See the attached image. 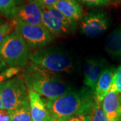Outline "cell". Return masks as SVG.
I'll return each mask as SVG.
<instances>
[{
	"label": "cell",
	"instance_id": "obj_22",
	"mask_svg": "<svg viewBox=\"0 0 121 121\" xmlns=\"http://www.w3.org/2000/svg\"><path fill=\"white\" fill-rule=\"evenodd\" d=\"M79 3L87 6H99L106 5L114 2V0H77Z\"/></svg>",
	"mask_w": 121,
	"mask_h": 121
},
{
	"label": "cell",
	"instance_id": "obj_23",
	"mask_svg": "<svg viewBox=\"0 0 121 121\" xmlns=\"http://www.w3.org/2000/svg\"><path fill=\"white\" fill-rule=\"evenodd\" d=\"M37 2L40 6L52 7L59 0H33Z\"/></svg>",
	"mask_w": 121,
	"mask_h": 121
},
{
	"label": "cell",
	"instance_id": "obj_10",
	"mask_svg": "<svg viewBox=\"0 0 121 121\" xmlns=\"http://www.w3.org/2000/svg\"><path fill=\"white\" fill-rule=\"evenodd\" d=\"M106 62L103 60L88 59L83 67V83L94 93L99 77L106 68Z\"/></svg>",
	"mask_w": 121,
	"mask_h": 121
},
{
	"label": "cell",
	"instance_id": "obj_15",
	"mask_svg": "<svg viewBox=\"0 0 121 121\" xmlns=\"http://www.w3.org/2000/svg\"><path fill=\"white\" fill-rule=\"evenodd\" d=\"M105 48L110 56L121 59V27L113 31L107 37Z\"/></svg>",
	"mask_w": 121,
	"mask_h": 121
},
{
	"label": "cell",
	"instance_id": "obj_4",
	"mask_svg": "<svg viewBox=\"0 0 121 121\" xmlns=\"http://www.w3.org/2000/svg\"><path fill=\"white\" fill-rule=\"evenodd\" d=\"M29 52V47L16 28L0 44V59L9 67L26 66Z\"/></svg>",
	"mask_w": 121,
	"mask_h": 121
},
{
	"label": "cell",
	"instance_id": "obj_14",
	"mask_svg": "<svg viewBox=\"0 0 121 121\" xmlns=\"http://www.w3.org/2000/svg\"><path fill=\"white\" fill-rule=\"evenodd\" d=\"M114 71V68L106 67L99 77L94 91V97L100 102H102L110 90L112 83Z\"/></svg>",
	"mask_w": 121,
	"mask_h": 121
},
{
	"label": "cell",
	"instance_id": "obj_13",
	"mask_svg": "<svg viewBox=\"0 0 121 121\" xmlns=\"http://www.w3.org/2000/svg\"><path fill=\"white\" fill-rule=\"evenodd\" d=\"M52 8L72 22L78 23L83 17V8L77 0H59Z\"/></svg>",
	"mask_w": 121,
	"mask_h": 121
},
{
	"label": "cell",
	"instance_id": "obj_29",
	"mask_svg": "<svg viewBox=\"0 0 121 121\" xmlns=\"http://www.w3.org/2000/svg\"><path fill=\"white\" fill-rule=\"evenodd\" d=\"M1 24V23H0V24Z\"/></svg>",
	"mask_w": 121,
	"mask_h": 121
},
{
	"label": "cell",
	"instance_id": "obj_1",
	"mask_svg": "<svg viewBox=\"0 0 121 121\" xmlns=\"http://www.w3.org/2000/svg\"><path fill=\"white\" fill-rule=\"evenodd\" d=\"M94 93L87 88L71 90L55 99L44 100L50 121H68L73 118L90 116L94 106Z\"/></svg>",
	"mask_w": 121,
	"mask_h": 121
},
{
	"label": "cell",
	"instance_id": "obj_19",
	"mask_svg": "<svg viewBox=\"0 0 121 121\" xmlns=\"http://www.w3.org/2000/svg\"><path fill=\"white\" fill-rule=\"evenodd\" d=\"M16 25L17 22L15 20H10L0 24V44L9 35L16 30Z\"/></svg>",
	"mask_w": 121,
	"mask_h": 121
},
{
	"label": "cell",
	"instance_id": "obj_18",
	"mask_svg": "<svg viewBox=\"0 0 121 121\" xmlns=\"http://www.w3.org/2000/svg\"><path fill=\"white\" fill-rule=\"evenodd\" d=\"M91 117V121H110L107 118L102 106V102L94 98L93 110Z\"/></svg>",
	"mask_w": 121,
	"mask_h": 121
},
{
	"label": "cell",
	"instance_id": "obj_24",
	"mask_svg": "<svg viewBox=\"0 0 121 121\" xmlns=\"http://www.w3.org/2000/svg\"><path fill=\"white\" fill-rule=\"evenodd\" d=\"M10 120L11 112L4 109L0 110V121H10Z\"/></svg>",
	"mask_w": 121,
	"mask_h": 121
},
{
	"label": "cell",
	"instance_id": "obj_6",
	"mask_svg": "<svg viewBox=\"0 0 121 121\" xmlns=\"http://www.w3.org/2000/svg\"><path fill=\"white\" fill-rule=\"evenodd\" d=\"M43 24L52 36L68 35L75 30L77 23L72 22L52 7L41 6Z\"/></svg>",
	"mask_w": 121,
	"mask_h": 121
},
{
	"label": "cell",
	"instance_id": "obj_9",
	"mask_svg": "<svg viewBox=\"0 0 121 121\" xmlns=\"http://www.w3.org/2000/svg\"><path fill=\"white\" fill-rule=\"evenodd\" d=\"M14 20L16 22L32 26L43 25L42 8L35 1L27 0L20 7Z\"/></svg>",
	"mask_w": 121,
	"mask_h": 121
},
{
	"label": "cell",
	"instance_id": "obj_21",
	"mask_svg": "<svg viewBox=\"0 0 121 121\" xmlns=\"http://www.w3.org/2000/svg\"><path fill=\"white\" fill-rule=\"evenodd\" d=\"M20 71V67H9L6 68L0 73V85L6 82L7 79H10L13 76L17 75Z\"/></svg>",
	"mask_w": 121,
	"mask_h": 121
},
{
	"label": "cell",
	"instance_id": "obj_26",
	"mask_svg": "<svg viewBox=\"0 0 121 121\" xmlns=\"http://www.w3.org/2000/svg\"><path fill=\"white\" fill-rule=\"evenodd\" d=\"M7 67H8V66L5 65L2 60L0 59V73H1L3 71H4L5 69H6Z\"/></svg>",
	"mask_w": 121,
	"mask_h": 121
},
{
	"label": "cell",
	"instance_id": "obj_8",
	"mask_svg": "<svg viewBox=\"0 0 121 121\" xmlns=\"http://www.w3.org/2000/svg\"><path fill=\"white\" fill-rule=\"evenodd\" d=\"M110 21L106 14L102 11L94 10L85 15L81 20V29L90 38L102 35L109 27Z\"/></svg>",
	"mask_w": 121,
	"mask_h": 121
},
{
	"label": "cell",
	"instance_id": "obj_12",
	"mask_svg": "<svg viewBox=\"0 0 121 121\" xmlns=\"http://www.w3.org/2000/svg\"><path fill=\"white\" fill-rule=\"evenodd\" d=\"M102 106L110 121H121V94L108 91L102 102Z\"/></svg>",
	"mask_w": 121,
	"mask_h": 121
},
{
	"label": "cell",
	"instance_id": "obj_3",
	"mask_svg": "<svg viewBox=\"0 0 121 121\" xmlns=\"http://www.w3.org/2000/svg\"><path fill=\"white\" fill-rule=\"evenodd\" d=\"M28 59L32 64L51 72L72 73L74 65L72 59L65 51L55 48L29 52Z\"/></svg>",
	"mask_w": 121,
	"mask_h": 121
},
{
	"label": "cell",
	"instance_id": "obj_16",
	"mask_svg": "<svg viewBox=\"0 0 121 121\" xmlns=\"http://www.w3.org/2000/svg\"><path fill=\"white\" fill-rule=\"evenodd\" d=\"M23 0H0V12L9 20H14Z\"/></svg>",
	"mask_w": 121,
	"mask_h": 121
},
{
	"label": "cell",
	"instance_id": "obj_2",
	"mask_svg": "<svg viewBox=\"0 0 121 121\" xmlns=\"http://www.w3.org/2000/svg\"><path fill=\"white\" fill-rule=\"evenodd\" d=\"M22 78L28 89H31L47 99L59 98L72 90L71 87L56 73L42 69L34 64L24 70Z\"/></svg>",
	"mask_w": 121,
	"mask_h": 121
},
{
	"label": "cell",
	"instance_id": "obj_5",
	"mask_svg": "<svg viewBox=\"0 0 121 121\" xmlns=\"http://www.w3.org/2000/svg\"><path fill=\"white\" fill-rule=\"evenodd\" d=\"M24 79L15 77L2 84L1 91L3 108L12 112L29 102L28 91Z\"/></svg>",
	"mask_w": 121,
	"mask_h": 121
},
{
	"label": "cell",
	"instance_id": "obj_28",
	"mask_svg": "<svg viewBox=\"0 0 121 121\" xmlns=\"http://www.w3.org/2000/svg\"><path fill=\"white\" fill-rule=\"evenodd\" d=\"M120 1H121V0H114V2H115V3H118Z\"/></svg>",
	"mask_w": 121,
	"mask_h": 121
},
{
	"label": "cell",
	"instance_id": "obj_20",
	"mask_svg": "<svg viewBox=\"0 0 121 121\" xmlns=\"http://www.w3.org/2000/svg\"><path fill=\"white\" fill-rule=\"evenodd\" d=\"M109 91L121 94V65L115 69L112 83Z\"/></svg>",
	"mask_w": 121,
	"mask_h": 121
},
{
	"label": "cell",
	"instance_id": "obj_25",
	"mask_svg": "<svg viewBox=\"0 0 121 121\" xmlns=\"http://www.w3.org/2000/svg\"><path fill=\"white\" fill-rule=\"evenodd\" d=\"M68 121H91V117L87 115H82L73 118L72 119Z\"/></svg>",
	"mask_w": 121,
	"mask_h": 121
},
{
	"label": "cell",
	"instance_id": "obj_17",
	"mask_svg": "<svg viewBox=\"0 0 121 121\" xmlns=\"http://www.w3.org/2000/svg\"><path fill=\"white\" fill-rule=\"evenodd\" d=\"M10 121H32L30 117L29 102L12 112Z\"/></svg>",
	"mask_w": 121,
	"mask_h": 121
},
{
	"label": "cell",
	"instance_id": "obj_27",
	"mask_svg": "<svg viewBox=\"0 0 121 121\" xmlns=\"http://www.w3.org/2000/svg\"><path fill=\"white\" fill-rule=\"evenodd\" d=\"M3 83H1V85H0V110H1V109H4L3 108V105H2V101H1V88H2V84Z\"/></svg>",
	"mask_w": 121,
	"mask_h": 121
},
{
	"label": "cell",
	"instance_id": "obj_7",
	"mask_svg": "<svg viewBox=\"0 0 121 121\" xmlns=\"http://www.w3.org/2000/svg\"><path fill=\"white\" fill-rule=\"evenodd\" d=\"M16 29L30 48H41L53 40L54 36L43 26H32L17 22Z\"/></svg>",
	"mask_w": 121,
	"mask_h": 121
},
{
	"label": "cell",
	"instance_id": "obj_11",
	"mask_svg": "<svg viewBox=\"0 0 121 121\" xmlns=\"http://www.w3.org/2000/svg\"><path fill=\"white\" fill-rule=\"evenodd\" d=\"M28 100L32 121H50L45 102L41 98L40 94L31 89H28Z\"/></svg>",
	"mask_w": 121,
	"mask_h": 121
}]
</instances>
